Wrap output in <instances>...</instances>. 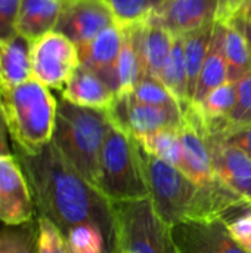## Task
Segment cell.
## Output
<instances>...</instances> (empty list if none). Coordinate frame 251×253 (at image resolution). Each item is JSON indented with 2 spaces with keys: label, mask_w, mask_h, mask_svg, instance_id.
<instances>
[{
  "label": "cell",
  "mask_w": 251,
  "mask_h": 253,
  "mask_svg": "<svg viewBox=\"0 0 251 253\" xmlns=\"http://www.w3.org/2000/svg\"><path fill=\"white\" fill-rule=\"evenodd\" d=\"M65 0H22L15 31L31 42L55 31Z\"/></svg>",
  "instance_id": "cell-18"
},
{
  "label": "cell",
  "mask_w": 251,
  "mask_h": 253,
  "mask_svg": "<svg viewBox=\"0 0 251 253\" xmlns=\"http://www.w3.org/2000/svg\"><path fill=\"white\" fill-rule=\"evenodd\" d=\"M111 120L107 110H96L71 104L59 98L53 145L65 160L95 187L102 145Z\"/></svg>",
  "instance_id": "cell-4"
},
{
  "label": "cell",
  "mask_w": 251,
  "mask_h": 253,
  "mask_svg": "<svg viewBox=\"0 0 251 253\" xmlns=\"http://www.w3.org/2000/svg\"><path fill=\"white\" fill-rule=\"evenodd\" d=\"M115 96L117 95L93 71L83 65L75 68L61 90V98L71 104L96 110H109Z\"/></svg>",
  "instance_id": "cell-17"
},
{
  "label": "cell",
  "mask_w": 251,
  "mask_h": 253,
  "mask_svg": "<svg viewBox=\"0 0 251 253\" xmlns=\"http://www.w3.org/2000/svg\"><path fill=\"white\" fill-rule=\"evenodd\" d=\"M72 253H107V245L102 231L92 224L72 227L67 234Z\"/></svg>",
  "instance_id": "cell-29"
},
{
  "label": "cell",
  "mask_w": 251,
  "mask_h": 253,
  "mask_svg": "<svg viewBox=\"0 0 251 253\" xmlns=\"http://www.w3.org/2000/svg\"><path fill=\"white\" fill-rule=\"evenodd\" d=\"M223 52L228 62V82H238L251 73V43L243 28L241 19L234 16L225 22Z\"/></svg>",
  "instance_id": "cell-21"
},
{
  "label": "cell",
  "mask_w": 251,
  "mask_h": 253,
  "mask_svg": "<svg viewBox=\"0 0 251 253\" xmlns=\"http://www.w3.org/2000/svg\"><path fill=\"white\" fill-rule=\"evenodd\" d=\"M0 253H37V219L0 230Z\"/></svg>",
  "instance_id": "cell-26"
},
{
  "label": "cell",
  "mask_w": 251,
  "mask_h": 253,
  "mask_svg": "<svg viewBox=\"0 0 251 253\" xmlns=\"http://www.w3.org/2000/svg\"><path fill=\"white\" fill-rule=\"evenodd\" d=\"M160 80L178 101L182 114H185L191 107V101L188 96V76L183 52V36L175 37L172 52L164 64Z\"/></svg>",
  "instance_id": "cell-24"
},
{
  "label": "cell",
  "mask_w": 251,
  "mask_h": 253,
  "mask_svg": "<svg viewBox=\"0 0 251 253\" xmlns=\"http://www.w3.org/2000/svg\"><path fill=\"white\" fill-rule=\"evenodd\" d=\"M112 25L117 22L107 0H65L55 31L80 49Z\"/></svg>",
  "instance_id": "cell-9"
},
{
  "label": "cell",
  "mask_w": 251,
  "mask_h": 253,
  "mask_svg": "<svg viewBox=\"0 0 251 253\" xmlns=\"http://www.w3.org/2000/svg\"><path fill=\"white\" fill-rule=\"evenodd\" d=\"M237 83V101L228 117L229 126H251V73Z\"/></svg>",
  "instance_id": "cell-31"
},
{
  "label": "cell",
  "mask_w": 251,
  "mask_h": 253,
  "mask_svg": "<svg viewBox=\"0 0 251 253\" xmlns=\"http://www.w3.org/2000/svg\"><path fill=\"white\" fill-rule=\"evenodd\" d=\"M33 79L47 89L62 90L80 65L77 46L58 31H50L33 42Z\"/></svg>",
  "instance_id": "cell-7"
},
{
  "label": "cell",
  "mask_w": 251,
  "mask_h": 253,
  "mask_svg": "<svg viewBox=\"0 0 251 253\" xmlns=\"http://www.w3.org/2000/svg\"><path fill=\"white\" fill-rule=\"evenodd\" d=\"M118 253H124V252H121V251H118Z\"/></svg>",
  "instance_id": "cell-38"
},
{
  "label": "cell",
  "mask_w": 251,
  "mask_h": 253,
  "mask_svg": "<svg viewBox=\"0 0 251 253\" xmlns=\"http://www.w3.org/2000/svg\"><path fill=\"white\" fill-rule=\"evenodd\" d=\"M175 36L167 31L160 21L151 15L145 19L143 27V53L146 74L160 80L164 64L172 52Z\"/></svg>",
  "instance_id": "cell-22"
},
{
  "label": "cell",
  "mask_w": 251,
  "mask_h": 253,
  "mask_svg": "<svg viewBox=\"0 0 251 253\" xmlns=\"http://www.w3.org/2000/svg\"><path fill=\"white\" fill-rule=\"evenodd\" d=\"M237 15L243 16L247 21H251V0H246V3L241 6V9L238 10Z\"/></svg>",
  "instance_id": "cell-37"
},
{
  "label": "cell",
  "mask_w": 251,
  "mask_h": 253,
  "mask_svg": "<svg viewBox=\"0 0 251 253\" xmlns=\"http://www.w3.org/2000/svg\"><path fill=\"white\" fill-rule=\"evenodd\" d=\"M182 129V127H180ZM180 129L169 127L149 133L141 139H136L139 145L148 154L175 166H180L182 160V136Z\"/></svg>",
  "instance_id": "cell-25"
},
{
  "label": "cell",
  "mask_w": 251,
  "mask_h": 253,
  "mask_svg": "<svg viewBox=\"0 0 251 253\" xmlns=\"http://www.w3.org/2000/svg\"><path fill=\"white\" fill-rule=\"evenodd\" d=\"M33 42L13 33L0 39V87H15L33 79Z\"/></svg>",
  "instance_id": "cell-16"
},
{
  "label": "cell",
  "mask_w": 251,
  "mask_h": 253,
  "mask_svg": "<svg viewBox=\"0 0 251 253\" xmlns=\"http://www.w3.org/2000/svg\"><path fill=\"white\" fill-rule=\"evenodd\" d=\"M7 127L4 123V119L0 113V154H9V147H7Z\"/></svg>",
  "instance_id": "cell-36"
},
{
  "label": "cell",
  "mask_w": 251,
  "mask_h": 253,
  "mask_svg": "<svg viewBox=\"0 0 251 253\" xmlns=\"http://www.w3.org/2000/svg\"><path fill=\"white\" fill-rule=\"evenodd\" d=\"M182 136V160L179 169L198 185L210 184L216 176L213 173L210 148L194 127L183 123L180 129Z\"/></svg>",
  "instance_id": "cell-20"
},
{
  "label": "cell",
  "mask_w": 251,
  "mask_h": 253,
  "mask_svg": "<svg viewBox=\"0 0 251 253\" xmlns=\"http://www.w3.org/2000/svg\"><path fill=\"white\" fill-rule=\"evenodd\" d=\"M215 176L251 203V159L240 148L216 138H206Z\"/></svg>",
  "instance_id": "cell-14"
},
{
  "label": "cell",
  "mask_w": 251,
  "mask_h": 253,
  "mask_svg": "<svg viewBox=\"0 0 251 253\" xmlns=\"http://www.w3.org/2000/svg\"><path fill=\"white\" fill-rule=\"evenodd\" d=\"M223 37H225V22L216 21L210 49L204 61V65H203V70H201V74L195 87V93L192 98V104H191L192 107L201 105L210 92L225 84L229 79L228 62H226V56L223 52Z\"/></svg>",
  "instance_id": "cell-19"
},
{
  "label": "cell",
  "mask_w": 251,
  "mask_h": 253,
  "mask_svg": "<svg viewBox=\"0 0 251 253\" xmlns=\"http://www.w3.org/2000/svg\"><path fill=\"white\" fill-rule=\"evenodd\" d=\"M31 190L38 216L52 221L64 234L81 224L96 225L107 253H118L111 202L87 182L50 141L34 153L13 150Z\"/></svg>",
  "instance_id": "cell-1"
},
{
  "label": "cell",
  "mask_w": 251,
  "mask_h": 253,
  "mask_svg": "<svg viewBox=\"0 0 251 253\" xmlns=\"http://www.w3.org/2000/svg\"><path fill=\"white\" fill-rule=\"evenodd\" d=\"M36 206L28 179L15 154H0V221L22 225L34 221Z\"/></svg>",
  "instance_id": "cell-10"
},
{
  "label": "cell",
  "mask_w": 251,
  "mask_h": 253,
  "mask_svg": "<svg viewBox=\"0 0 251 253\" xmlns=\"http://www.w3.org/2000/svg\"><path fill=\"white\" fill-rule=\"evenodd\" d=\"M117 248L124 253H179L172 227L155 212L149 197L114 202Z\"/></svg>",
  "instance_id": "cell-6"
},
{
  "label": "cell",
  "mask_w": 251,
  "mask_h": 253,
  "mask_svg": "<svg viewBox=\"0 0 251 253\" xmlns=\"http://www.w3.org/2000/svg\"><path fill=\"white\" fill-rule=\"evenodd\" d=\"M107 111L111 123L135 139H141L161 129H180L185 123L180 108L142 104L133 99L129 92L118 93Z\"/></svg>",
  "instance_id": "cell-8"
},
{
  "label": "cell",
  "mask_w": 251,
  "mask_h": 253,
  "mask_svg": "<svg viewBox=\"0 0 251 253\" xmlns=\"http://www.w3.org/2000/svg\"><path fill=\"white\" fill-rule=\"evenodd\" d=\"M143 27L145 21L120 27L123 40L117 65L118 93L132 90L138 82L148 76L143 53Z\"/></svg>",
  "instance_id": "cell-15"
},
{
  "label": "cell",
  "mask_w": 251,
  "mask_h": 253,
  "mask_svg": "<svg viewBox=\"0 0 251 253\" xmlns=\"http://www.w3.org/2000/svg\"><path fill=\"white\" fill-rule=\"evenodd\" d=\"M37 253H72L67 236L43 216H37Z\"/></svg>",
  "instance_id": "cell-30"
},
{
  "label": "cell",
  "mask_w": 251,
  "mask_h": 253,
  "mask_svg": "<svg viewBox=\"0 0 251 253\" xmlns=\"http://www.w3.org/2000/svg\"><path fill=\"white\" fill-rule=\"evenodd\" d=\"M95 188L111 203L149 197L139 144L112 123L102 145Z\"/></svg>",
  "instance_id": "cell-5"
},
{
  "label": "cell",
  "mask_w": 251,
  "mask_h": 253,
  "mask_svg": "<svg viewBox=\"0 0 251 253\" xmlns=\"http://www.w3.org/2000/svg\"><path fill=\"white\" fill-rule=\"evenodd\" d=\"M215 22L206 24L198 30H194L183 36V52H185V64H186V76H188V96L192 104V98L195 93V87L207 58Z\"/></svg>",
  "instance_id": "cell-23"
},
{
  "label": "cell",
  "mask_w": 251,
  "mask_h": 253,
  "mask_svg": "<svg viewBox=\"0 0 251 253\" xmlns=\"http://www.w3.org/2000/svg\"><path fill=\"white\" fill-rule=\"evenodd\" d=\"M139 144V142H138ZM141 160L149 199L157 215L170 227L183 221H209L235 218L251 211V203L215 178L198 185L179 168H175L143 151Z\"/></svg>",
  "instance_id": "cell-2"
},
{
  "label": "cell",
  "mask_w": 251,
  "mask_h": 253,
  "mask_svg": "<svg viewBox=\"0 0 251 253\" xmlns=\"http://www.w3.org/2000/svg\"><path fill=\"white\" fill-rule=\"evenodd\" d=\"M21 3L22 0H0V39L16 33L15 25Z\"/></svg>",
  "instance_id": "cell-34"
},
{
  "label": "cell",
  "mask_w": 251,
  "mask_h": 253,
  "mask_svg": "<svg viewBox=\"0 0 251 253\" xmlns=\"http://www.w3.org/2000/svg\"><path fill=\"white\" fill-rule=\"evenodd\" d=\"M246 3V0H219V10H217V21L228 22L232 19L241 6Z\"/></svg>",
  "instance_id": "cell-35"
},
{
  "label": "cell",
  "mask_w": 251,
  "mask_h": 253,
  "mask_svg": "<svg viewBox=\"0 0 251 253\" xmlns=\"http://www.w3.org/2000/svg\"><path fill=\"white\" fill-rule=\"evenodd\" d=\"M123 33L118 25L102 31L86 46L77 49L80 65L93 71L115 95L118 93L117 65L121 49Z\"/></svg>",
  "instance_id": "cell-13"
},
{
  "label": "cell",
  "mask_w": 251,
  "mask_h": 253,
  "mask_svg": "<svg viewBox=\"0 0 251 253\" xmlns=\"http://www.w3.org/2000/svg\"><path fill=\"white\" fill-rule=\"evenodd\" d=\"M219 0H164L152 13L172 36H185L217 21Z\"/></svg>",
  "instance_id": "cell-12"
},
{
  "label": "cell",
  "mask_w": 251,
  "mask_h": 253,
  "mask_svg": "<svg viewBox=\"0 0 251 253\" xmlns=\"http://www.w3.org/2000/svg\"><path fill=\"white\" fill-rule=\"evenodd\" d=\"M118 27L145 21L164 0H107Z\"/></svg>",
  "instance_id": "cell-28"
},
{
  "label": "cell",
  "mask_w": 251,
  "mask_h": 253,
  "mask_svg": "<svg viewBox=\"0 0 251 253\" xmlns=\"http://www.w3.org/2000/svg\"><path fill=\"white\" fill-rule=\"evenodd\" d=\"M130 96L142 104L155 105V107H167V108H180L175 96L170 90L163 84L161 80L146 76L141 82H138L132 90H129Z\"/></svg>",
  "instance_id": "cell-27"
},
{
  "label": "cell",
  "mask_w": 251,
  "mask_h": 253,
  "mask_svg": "<svg viewBox=\"0 0 251 253\" xmlns=\"http://www.w3.org/2000/svg\"><path fill=\"white\" fill-rule=\"evenodd\" d=\"M172 237L179 253H249L234 240L223 219L175 224Z\"/></svg>",
  "instance_id": "cell-11"
},
{
  "label": "cell",
  "mask_w": 251,
  "mask_h": 253,
  "mask_svg": "<svg viewBox=\"0 0 251 253\" xmlns=\"http://www.w3.org/2000/svg\"><path fill=\"white\" fill-rule=\"evenodd\" d=\"M58 99L36 79L15 87H0V113L13 150L34 153L52 141Z\"/></svg>",
  "instance_id": "cell-3"
},
{
  "label": "cell",
  "mask_w": 251,
  "mask_h": 253,
  "mask_svg": "<svg viewBox=\"0 0 251 253\" xmlns=\"http://www.w3.org/2000/svg\"><path fill=\"white\" fill-rule=\"evenodd\" d=\"M228 228L234 240L246 251L251 253V211L241 213L228 222Z\"/></svg>",
  "instance_id": "cell-33"
},
{
  "label": "cell",
  "mask_w": 251,
  "mask_h": 253,
  "mask_svg": "<svg viewBox=\"0 0 251 253\" xmlns=\"http://www.w3.org/2000/svg\"><path fill=\"white\" fill-rule=\"evenodd\" d=\"M210 138L240 148L251 159V126H229L223 133Z\"/></svg>",
  "instance_id": "cell-32"
}]
</instances>
